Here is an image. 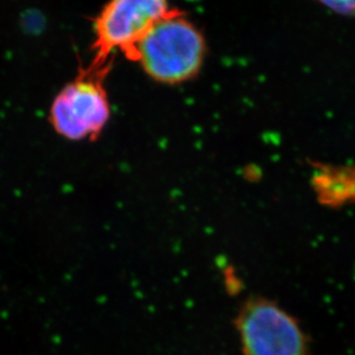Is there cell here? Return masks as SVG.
Segmentation results:
<instances>
[{
  "label": "cell",
  "instance_id": "7a4b0ae2",
  "mask_svg": "<svg viewBox=\"0 0 355 355\" xmlns=\"http://www.w3.org/2000/svg\"><path fill=\"white\" fill-rule=\"evenodd\" d=\"M111 69L88 65L55 96L49 120L55 133L69 141H96L111 116L105 80Z\"/></svg>",
  "mask_w": 355,
  "mask_h": 355
},
{
  "label": "cell",
  "instance_id": "6da1fadb",
  "mask_svg": "<svg viewBox=\"0 0 355 355\" xmlns=\"http://www.w3.org/2000/svg\"><path fill=\"white\" fill-rule=\"evenodd\" d=\"M205 53L207 43L201 31L184 12L172 8L144 35L133 62L156 83L177 86L198 76Z\"/></svg>",
  "mask_w": 355,
  "mask_h": 355
},
{
  "label": "cell",
  "instance_id": "3957f363",
  "mask_svg": "<svg viewBox=\"0 0 355 355\" xmlns=\"http://www.w3.org/2000/svg\"><path fill=\"white\" fill-rule=\"evenodd\" d=\"M172 8L168 0H109L94 21V57L89 65L111 69L116 52L134 62L137 44Z\"/></svg>",
  "mask_w": 355,
  "mask_h": 355
},
{
  "label": "cell",
  "instance_id": "277c9868",
  "mask_svg": "<svg viewBox=\"0 0 355 355\" xmlns=\"http://www.w3.org/2000/svg\"><path fill=\"white\" fill-rule=\"evenodd\" d=\"M234 325L243 355H311L297 320L266 297L247 299Z\"/></svg>",
  "mask_w": 355,
  "mask_h": 355
},
{
  "label": "cell",
  "instance_id": "5b68a950",
  "mask_svg": "<svg viewBox=\"0 0 355 355\" xmlns=\"http://www.w3.org/2000/svg\"><path fill=\"white\" fill-rule=\"evenodd\" d=\"M336 13L355 17V0H318Z\"/></svg>",
  "mask_w": 355,
  "mask_h": 355
}]
</instances>
